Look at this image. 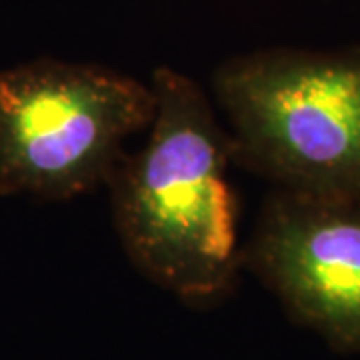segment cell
I'll return each instance as SVG.
<instances>
[{
  "label": "cell",
  "instance_id": "cell-2",
  "mask_svg": "<svg viewBox=\"0 0 360 360\" xmlns=\"http://www.w3.org/2000/svg\"><path fill=\"white\" fill-rule=\"evenodd\" d=\"M212 90L236 167L274 191L360 205V46L236 56Z\"/></svg>",
  "mask_w": 360,
  "mask_h": 360
},
{
  "label": "cell",
  "instance_id": "cell-1",
  "mask_svg": "<svg viewBox=\"0 0 360 360\" xmlns=\"http://www.w3.org/2000/svg\"><path fill=\"white\" fill-rule=\"evenodd\" d=\"M155 118L146 141L106 182L112 220L132 266L180 302L210 309L245 270L229 130L193 78L153 72Z\"/></svg>",
  "mask_w": 360,
  "mask_h": 360
},
{
  "label": "cell",
  "instance_id": "cell-3",
  "mask_svg": "<svg viewBox=\"0 0 360 360\" xmlns=\"http://www.w3.org/2000/svg\"><path fill=\"white\" fill-rule=\"evenodd\" d=\"M155 90L98 65L34 60L0 72V198L72 200L106 186Z\"/></svg>",
  "mask_w": 360,
  "mask_h": 360
},
{
  "label": "cell",
  "instance_id": "cell-4",
  "mask_svg": "<svg viewBox=\"0 0 360 360\" xmlns=\"http://www.w3.org/2000/svg\"><path fill=\"white\" fill-rule=\"evenodd\" d=\"M245 269L330 348L360 354V205L272 191Z\"/></svg>",
  "mask_w": 360,
  "mask_h": 360
}]
</instances>
